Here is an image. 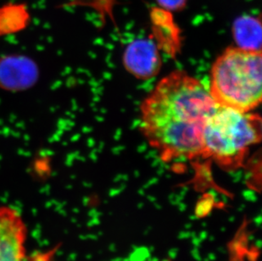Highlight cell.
Segmentation results:
<instances>
[{
    "label": "cell",
    "mask_w": 262,
    "mask_h": 261,
    "mask_svg": "<svg viewBox=\"0 0 262 261\" xmlns=\"http://www.w3.org/2000/svg\"><path fill=\"white\" fill-rule=\"evenodd\" d=\"M161 62L159 49L152 40L133 41L127 45L123 54L124 66L137 78L155 77L161 69Z\"/></svg>",
    "instance_id": "cell-6"
},
{
    "label": "cell",
    "mask_w": 262,
    "mask_h": 261,
    "mask_svg": "<svg viewBox=\"0 0 262 261\" xmlns=\"http://www.w3.org/2000/svg\"><path fill=\"white\" fill-rule=\"evenodd\" d=\"M156 2L159 8L172 13L184 10L188 0H156Z\"/></svg>",
    "instance_id": "cell-8"
},
{
    "label": "cell",
    "mask_w": 262,
    "mask_h": 261,
    "mask_svg": "<svg viewBox=\"0 0 262 261\" xmlns=\"http://www.w3.org/2000/svg\"><path fill=\"white\" fill-rule=\"evenodd\" d=\"M261 51L228 48L210 69V95L218 105L253 111L261 102Z\"/></svg>",
    "instance_id": "cell-3"
},
{
    "label": "cell",
    "mask_w": 262,
    "mask_h": 261,
    "mask_svg": "<svg viewBox=\"0 0 262 261\" xmlns=\"http://www.w3.org/2000/svg\"><path fill=\"white\" fill-rule=\"evenodd\" d=\"M233 38L237 47L244 50L261 51V21L260 16L242 15L233 23Z\"/></svg>",
    "instance_id": "cell-7"
},
{
    "label": "cell",
    "mask_w": 262,
    "mask_h": 261,
    "mask_svg": "<svg viewBox=\"0 0 262 261\" xmlns=\"http://www.w3.org/2000/svg\"><path fill=\"white\" fill-rule=\"evenodd\" d=\"M163 261H169V260H163Z\"/></svg>",
    "instance_id": "cell-9"
},
{
    "label": "cell",
    "mask_w": 262,
    "mask_h": 261,
    "mask_svg": "<svg viewBox=\"0 0 262 261\" xmlns=\"http://www.w3.org/2000/svg\"><path fill=\"white\" fill-rule=\"evenodd\" d=\"M26 227L15 209L0 207V261H24Z\"/></svg>",
    "instance_id": "cell-5"
},
{
    "label": "cell",
    "mask_w": 262,
    "mask_h": 261,
    "mask_svg": "<svg viewBox=\"0 0 262 261\" xmlns=\"http://www.w3.org/2000/svg\"><path fill=\"white\" fill-rule=\"evenodd\" d=\"M39 70L36 62L24 54L0 57V89L9 92L25 91L37 83Z\"/></svg>",
    "instance_id": "cell-4"
},
{
    "label": "cell",
    "mask_w": 262,
    "mask_h": 261,
    "mask_svg": "<svg viewBox=\"0 0 262 261\" xmlns=\"http://www.w3.org/2000/svg\"><path fill=\"white\" fill-rule=\"evenodd\" d=\"M208 86L183 71L163 77L140 107V129L164 162L202 158L203 133L216 108Z\"/></svg>",
    "instance_id": "cell-1"
},
{
    "label": "cell",
    "mask_w": 262,
    "mask_h": 261,
    "mask_svg": "<svg viewBox=\"0 0 262 261\" xmlns=\"http://www.w3.org/2000/svg\"><path fill=\"white\" fill-rule=\"evenodd\" d=\"M261 130L258 114L217 105L204 129L202 158L214 160L223 170H237L260 143Z\"/></svg>",
    "instance_id": "cell-2"
}]
</instances>
